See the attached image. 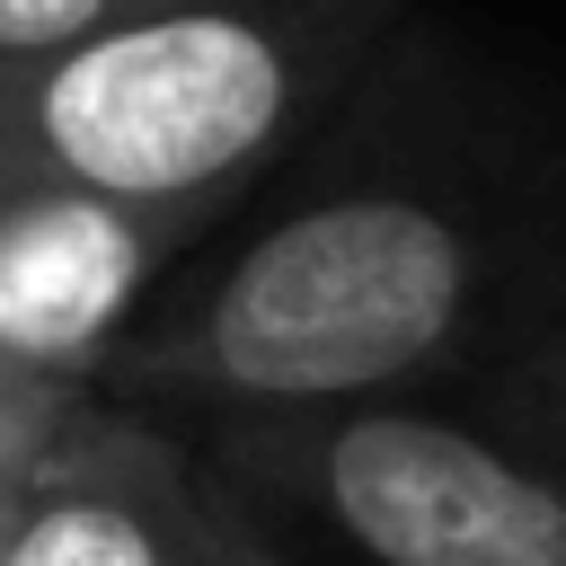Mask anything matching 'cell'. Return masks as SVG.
<instances>
[{
    "label": "cell",
    "mask_w": 566,
    "mask_h": 566,
    "mask_svg": "<svg viewBox=\"0 0 566 566\" xmlns=\"http://www.w3.org/2000/svg\"><path fill=\"white\" fill-rule=\"evenodd\" d=\"M407 0H168L0 71V195L212 212L389 35Z\"/></svg>",
    "instance_id": "7a4b0ae2"
},
{
    "label": "cell",
    "mask_w": 566,
    "mask_h": 566,
    "mask_svg": "<svg viewBox=\"0 0 566 566\" xmlns=\"http://www.w3.org/2000/svg\"><path fill=\"white\" fill-rule=\"evenodd\" d=\"M97 407L80 398V380L71 371H35V363H0V495L27 478V469H44L80 424H88Z\"/></svg>",
    "instance_id": "8992f818"
},
{
    "label": "cell",
    "mask_w": 566,
    "mask_h": 566,
    "mask_svg": "<svg viewBox=\"0 0 566 566\" xmlns=\"http://www.w3.org/2000/svg\"><path fill=\"white\" fill-rule=\"evenodd\" d=\"M239 451L371 566H566V478L495 424L345 398L256 416Z\"/></svg>",
    "instance_id": "3957f363"
},
{
    "label": "cell",
    "mask_w": 566,
    "mask_h": 566,
    "mask_svg": "<svg viewBox=\"0 0 566 566\" xmlns=\"http://www.w3.org/2000/svg\"><path fill=\"white\" fill-rule=\"evenodd\" d=\"M230 566H283V557H274V548H265V539H248V531H239V522H230Z\"/></svg>",
    "instance_id": "ba28073f"
},
{
    "label": "cell",
    "mask_w": 566,
    "mask_h": 566,
    "mask_svg": "<svg viewBox=\"0 0 566 566\" xmlns=\"http://www.w3.org/2000/svg\"><path fill=\"white\" fill-rule=\"evenodd\" d=\"M0 566H230V513L186 486L168 442L88 416L0 495Z\"/></svg>",
    "instance_id": "277c9868"
},
{
    "label": "cell",
    "mask_w": 566,
    "mask_h": 566,
    "mask_svg": "<svg viewBox=\"0 0 566 566\" xmlns=\"http://www.w3.org/2000/svg\"><path fill=\"white\" fill-rule=\"evenodd\" d=\"M566 292L557 168H398L265 221L150 345V371L248 416L389 398Z\"/></svg>",
    "instance_id": "6da1fadb"
},
{
    "label": "cell",
    "mask_w": 566,
    "mask_h": 566,
    "mask_svg": "<svg viewBox=\"0 0 566 566\" xmlns=\"http://www.w3.org/2000/svg\"><path fill=\"white\" fill-rule=\"evenodd\" d=\"M486 424L566 478V327H557V336H539V345H522V354L495 371Z\"/></svg>",
    "instance_id": "52a82bcc"
},
{
    "label": "cell",
    "mask_w": 566,
    "mask_h": 566,
    "mask_svg": "<svg viewBox=\"0 0 566 566\" xmlns=\"http://www.w3.org/2000/svg\"><path fill=\"white\" fill-rule=\"evenodd\" d=\"M203 212H133L88 195H0V363L88 380L97 345Z\"/></svg>",
    "instance_id": "5b68a950"
}]
</instances>
